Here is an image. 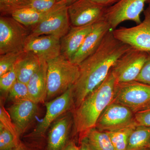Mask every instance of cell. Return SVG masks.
I'll use <instances>...</instances> for the list:
<instances>
[{
    "instance_id": "obj_12",
    "label": "cell",
    "mask_w": 150,
    "mask_h": 150,
    "mask_svg": "<svg viewBox=\"0 0 150 150\" xmlns=\"http://www.w3.org/2000/svg\"><path fill=\"white\" fill-rule=\"evenodd\" d=\"M106 9L92 0H77L68 6L71 26L93 24L104 20Z\"/></svg>"
},
{
    "instance_id": "obj_42",
    "label": "cell",
    "mask_w": 150,
    "mask_h": 150,
    "mask_svg": "<svg viewBox=\"0 0 150 150\" xmlns=\"http://www.w3.org/2000/svg\"></svg>"
},
{
    "instance_id": "obj_6",
    "label": "cell",
    "mask_w": 150,
    "mask_h": 150,
    "mask_svg": "<svg viewBox=\"0 0 150 150\" xmlns=\"http://www.w3.org/2000/svg\"><path fill=\"white\" fill-rule=\"evenodd\" d=\"M68 6L65 0L57 3L39 23L31 27L30 35H51L62 38L71 28Z\"/></svg>"
},
{
    "instance_id": "obj_24",
    "label": "cell",
    "mask_w": 150,
    "mask_h": 150,
    "mask_svg": "<svg viewBox=\"0 0 150 150\" xmlns=\"http://www.w3.org/2000/svg\"><path fill=\"white\" fill-rule=\"evenodd\" d=\"M30 0H0L1 16L11 15L13 12L29 7Z\"/></svg>"
},
{
    "instance_id": "obj_10",
    "label": "cell",
    "mask_w": 150,
    "mask_h": 150,
    "mask_svg": "<svg viewBox=\"0 0 150 150\" xmlns=\"http://www.w3.org/2000/svg\"><path fill=\"white\" fill-rule=\"evenodd\" d=\"M135 113L128 107L112 102L98 119L95 128L103 132L115 131L136 122Z\"/></svg>"
},
{
    "instance_id": "obj_14",
    "label": "cell",
    "mask_w": 150,
    "mask_h": 150,
    "mask_svg": "<svg viewBox=\"0 0 150 150\" xmlns=\"http://www.w3.org/2000/svg\"><path fill=\"white\" fill-rule=\"evenodd\" d=\"M73 124L72 112L69 111L56 119L50 127L47 150H65Z\"/></svg>"
},
{
    "instance_id": "obj_30",
    "label": "cell",
    "mask_w": 150,
    "mask_h": 150,
    "mask_svg": "<svg viewBox=\"0 0 150 150\" xmlns=\"http://www.w3.org/2000/svg\"><path fill=\"white\" fill-rule=\"evenodd\" d=\"M57 0H30L29 7L39 12H46L54 7Z\"/></svg>"
},
{
    "instance_id": "obj_20",
    "label": "cell",
    "mask_w": 150,
    "mask_h": 150,
    "mask_svg": "<svg viewBox=\"0 0 150 150\" xmlns=\"http://www.w3.org/2000/svg\"><path fill=\"white\" fill-rule=\"evenodd\" d=\"M51 10L46 12H39L31 8L27 7L15 11L11 16L25 27H31L41 21Z\"/></svg>"
},
{
    "instance_id": "obj_18",
    "label": "cell",
    "mask_w": 150,
    "mask_h": 150,
    "mask_svg": "<svg viewBox=\"0 0 150 150\" xmlns=\"http://www.w3.org/2000/svg\"><path fill=\"white\" fill-rule=\"evenodd\" d=\"M48 64L40 59V65L27 84L29 98L38 103L44 102L47 98Z\"/></svg>"
},
{
    "instance_id": "obj_31",
    "label": "cell",
    "mask_w": 150,
    "mask_h": 150,
    "mask_svg": "<svg viewBox=\"0 0 150 150\" xmlns=\"http://www.w3.org/2000/svg\"><path fill=\"white\" fill-rule=\"evenodd\" d=\"M134 118L138 126L150 127V107L136 112Z\"/></svg>"
},
{
    "instance_id": "obj_41",
    "label": "cell",
    "mask_w": 150,
    "mask_h": 150,
    "mask_svg": "<svg viewBox=\"0 0 150 150\" xmlns=\"http://www.w3.org/2000/svg\"><path fill=\"white\" fill-rule=\"evenodd\" d=\"M64 1V0H57V2H59L62 1Z\"/></svg>"
},
{
    "instance_id": "obj_39",
    "label": "cell",
    "mask_w": 150,
    "mask_h": 150,
    "mask_svg": "<svg viewBox=\"0 0 150 150\" xmlns=\"http://www.w3.org/2000/svg\"><path fill=\"white\" fill-rule=\"evenodd\" d=\"M146 148H149L150 149V141L149 143V144L147 146Z\"/></svg>"
},
{
    "instance_id": "obj_28",
    "label": "cell",
    "mask_w": 150,
    "mask_h": 150,
    "mask_svg": "<svg viewBox=\"0 0 150 150\" xmlns=\"http://www.w3.org/2000/svg\"><path fill=\"white\" fill-rule=\"evenodd\" d=\"M22 53H11L1 55L0 76L8 71L14 66Z\"/></svg>"
},
{
    "instance_id": "obj_19",
    "label": "cell",
    "mask_w": 150,
    "mask_h": 150,
    "mask_svg": "<svg viewBox=\"0 0 150 150\" xmlns=\"http://www.w3.org/2000/svg\"><path fill=\"white\" fill-rule=\"evenodd\" d=\"M40 59L30 52L23 51L14 65L17 80L27 84L40 65Z\"/></svg>"
},
{
    "instance_id": "obj_17",
    "label": "cell",
    "mask_w": 150,
    "mask_h": 150,
    "mask_svg": "<svg viewBox=\"0 0 150 150\" xmlns=\"http://www.w3.org/2000/svg\"><path fill=\"white\" fill-rule=\"evenodd\" d=\"M93 24L71 26L67 34L61 38V55L71 61L92 29Z\"/></svg>"
},
{
    "instance_id": "obj_4",
    "label": "cell",
    "mask_w": 150,
    "mask_h": 150,
    "mask_svg": "<svg viewBox=\"0 0 150 150\" xmlns=\"http://www.w3.org/2000/svg\"><path fill=\"white\" fill-rule=\"evenodd\" d=\"M112 102L128 107L134 113L150 107V85L137 81L117 83Z\"/></svg>"
},
{
    "instance_id": "obj_34",
    "label": "cell",
    "mask_w": 150,
    "mask_h": 150,
    "mask_svg": "<svg viewBox=\"0 0 150 150\" xmlns=\"http://www.w3.org/2000/svg\"><path fill=\"white\" fill-rule=\"evenodd\" d=\"M80 150H92L90 147L86 137L84 138L80 142Z\"/></svg>"
},
{
    "instance_id": "obj_38",
    "label": "cell",
    "mask_w": 150,
    "mask_h": 150,
    "mask_svg": "<svg viewBox=\"0 0 150 150\" xmlns=\"http://www.w3.org/2000/svg\"><path fill=\"white\" fill-rule=\"evenodd\" d=\"M140 150H150V149L149 148H146Z\"/></svg>"
},
{
    "instance_id": "obj_29",
    "label": "cell",
    "mask_w": 150,
    "mask_h": 150,
    "mask_svg": "<svg viewBox=\"0 0 150 150\" xmlns=\"http://www.w3.org/2000/svg\"><path fill=\"white\" fill-rule=\"evenodd\" d=\"M0 124L11 131L16 138L20 141V137L15 126L12 121L8 111L6 110L4 105L1 104L0 107Z\"/></svg>"
},
{
    "instance_id": "obj_32",
    "label": "cell",
    "mask_w": 150,
    "mask_h": 150,
    "mask_svg": "<svg viewBox=\"0 0 150 150\" xmlns=\"http://www.w3.org/2000/svg\"><path fill=\"white\" fill-rule=\"evenodd\" d=\"M136 81L150 85V52L148 53L146 61Z\"/></svg>"
},
{
    "instance_id": "obj_23",
    "label": "cell",
    "mask_w": 150,
    "mask_h": 150,
    "mask_svg": "<svg viewBox=\"0 0 150 150\" xmlns=\"http://www.w3.org/2000/svg\"><path fill=\"white\" fill-rule=\"evenodd\" d=\"M137 126L135 122L122 129L110 132H105L110 137L115 150L127 149L130 135Z\"/></svg>"
},
{
    "instance_id": "obj_36",
    "label": "cell",
    "mask_w": 150,
    "mask_h": 150,
    "mask_svg": "<svg viewBox=\"0 0 150 150\" xmlns=\"http://www.w3.org/2000/svg\"><path fill=\"white\" fill-rule=\"evenodd\" d=\"M8 150H27V149H26L24 145L23 144L21 143L19 145L16 147Z\"/></svg>"
},
{
    "instance_id": "obj_25",
    "label": "cell",
    "mask_w": 150,
    "mask_h": 150,
    "mask_svg": "<svg viewBox=\"0 0 150 150\" xmlns=\"http://www.w3.org/2000/svg\"><path fill=\"white\" fill-rule=\"evenodd\" d=\"M8 98L13 103L30 99L27 84L17 80L9 91Z\"/></svg>"
},
{
    "instance_id": "obj_40",
    "label": "cell",
    "mask_w": 150,
    "mask_h": 150,
    "mask_svg": "<svg viewBox=\"0 0 150 150\" xmlns=\"http://www.w3.org/2000/svg\"><path fill=\"white\" fill-rule=\"evenodd\" d=\"M147 4H148L149 5H150V0H149V1H148L147 3Z\"/></svg>"
},
{
    "instance_id": "obj_1",
    "label": "cell",
    "mask_w": 150,
    "mask_h": 150,
    "mask_svg": "<svg viewBox=\"0 0 150 150\" xmlns=\"http://www.w3.org/2000/svg\"><path fill=\"white\" fill-rule=\"evenodd\" d=\"M112 30L108 33L96 51L79 65V76L72 86L73 109L103 81L117 59L131 48L115 38Z\"/></svg>"
},
{
    "instance_id": "obj_33",
    "label": "cell",
    "mask_w": 150,
    "mask_h": 150,
    "mask_svg": "<svg viewBox=\"0 0 150 150\" xmlns=\"http://www.w3.org/2000/svg\"><path fill=\"white\" fill-rule=\"evenodd\" d=\"M92 1L100 5L107 8L118 2L120 0H92Z\"/></svg>"
},
{
    "instance_id": "obj_9",
    "label": "cell",
    "mask_w": 150,
    "mask_h": 150,
    "mask_svg": "<svg viewBox=\"0 0 150 150\" xmlns=\"http://www.w3.org/2000/svg\"><path fill=\"white\" fill-rule=\"evenodd\" d=\"M149 0H120L107 8L104 16L112 30L116 29L119 25L126 21H132L139 24L142 22L141 14L144 12L145 4Z\"/></svg>"
},
{
    "instance_id": "obj_27",
    "label": "cell",
    "mask_w": 150,
    "mask_h": 150,
    "mask_svg": "<svg viewBox=\"0 0 150 150\" xmlns=\"http://www.w3.org/2000/svg\"><path fill=\"white\" fill-rule=\"evenodd\" d=\"M17 80L14 66L8 71L0 76V90L3 94H8L11 88Z\"/></svg>"
},
{
    "instance_id": "obj_21",
    "label": "cell",
    "mask_w": 150,
    "mask_h": 150,
    "mask_svg": "<svg viewBox=\"0 0 150 150\" xmlns=\"http://www.w3.org/2000/svg\"><path fill=\"white\" fill-rule=\"evenodd\" d=\"M85 137L92 150H115L106 132L93 128L86 133Z\"/></svg>"
},
{
    "instance_id": "obj_2",
    "label": "cell",
    "mask_w": 150,
    "mask_h": 150,
    "mask_svg": "<svg viewBox=\"0 0 150 150\" xmlns=\"http://www.w3.org/2000/svg\"><path fill=\"white\" fill-rule=\"evenodd\" d=\"M117 81L111 70L103 81L86 97L81 104L73 109L75 132L80 142L90 129L95 128L98 119L112 102Z\"/></svg>"
},
{
    "instance_id": "obj_37",
    "label": "cell",
    "mask_w": 150,
    "mask_h": 150,
    "mask_svg": "<svg viewBox=\"0 0 150 150\" xmlns=\"http://www.w3.org/2000/svg\"><path fill=\"white\" fill-rule=\"evenodd\" d=\"M76 1H77V0H65V1L68 6L71 4L75 2Z\"/></svg>"
},
{
    "instance_id": "obj_8",
    "label": "cell",
    "mask_w": 150,
    "mask_h": 150,
    "mask_svg": "<svg viewBox=\"0 0 150 150\" xmlns=\"http://www.w3.org/2000/svg\"><path fill=\"white\" fill-rule=\"evenodd\" d=\"M144 18L139 24L131 27H120L113 30L117 40L131 48L150 52V6L144 10Z\"/></svg>"
},
{
    "instance_id": "obj_3",
    "label": "cell",
    "mask_w": 150,
    "mask_h": 150,
    "mask_svg": "<svg viewBox=\"0 0 150 150\" xmlns=\"http://www.w3.org/2000/svg\"><path fill=\"white\" fill-rule=\"evenodd\" d=\"M47 62V94L50 100L72 87L80 75L79 66L60 55Z\"/></svg>"
},
{
    "instance_id": "obj_16",
    "label": "cell",
    "mask_w": 150,
    "mask_h": 150,
    "mask_svg": "<svg viewBox=\"0 0 150 150\" xmlns=\"http://www.w3.org/2000/svg\"><path fill=\"white\" fill-rule=\"evenodd\" d=\"M38 111L37 103L30 99L13 103L8 111L19 137L28 128Z\"/></svg>"
},
{
    "instance_id": "obj_13",
    "label": "cell",
    "mask_w": 150,
    "mask_h": 150,
    "mask_svg": "<svg viewBox=\"0 0 150 150\" xmlns=\"http://www.w3.org/2000/svg\"><path fill=\"white\" fill-rule=\"evenodd\" d=\"M24 51L30 52L46 62L61 55V38L51 35H30L25 45Z\"/></svg>"
},
{
    "instance_id": "obj_7",
    "label": "cell",
    "mask_w": 150,
    "mask_h": 150,
    "mask_svg": "<svg viewBox=\"0 0 150 150\" xmlns=\"http://www.w3.org/2000/svg\"><path fill=\"white\" fill-rule=\"evenodd\" d=\"M148 53L130 48L117 59L111 68L117 83L136 81L145 62Z\"/></svg>"
},
{
    "instance_id": "obj_22",
    "label": "cell",
    "mask_w": 150,
    "mask_h": 150,
    "mask_svg": "<svg viewBox=\"0 0 150 150\" xmlns=\"http://www.w3.org/2000/svg\"><path fill=\"white\" fill-rule=\"evenodd\" d=\"M150 141V127L137 126L129 137L126 150H140L147 147Z\"/></svg>"
},
{
    "instance_id": "obj_11",
    "label": "cell",
    "mask_w": 150,
    "mask_h": 150,
    "mask_svg": "<svg viewBox=\"0 0 150 150\" xmlns=\"http://www.w3.org/2000/svg\"><path fill=\"white\" fill-rule=\"evenodd\" d=\"M45 105L46 114L31 134L32 137H42L56 119L73 108L72 87L55 99L45 103Z\"/></svg>"
},
{
    "instance_id": "obj_15",
    "label": "cell",
    "mask_w": 150,
    "mask_h": 150,
    "mask_svg": "<svg viewBox=\"0 0 150 150\" xmlns=\"http://www.w3.org/2000/svg\"><path fill=\"white\" fill-rule=\"evenodd\" d=\"M112 29L105 20L95 23L92 29L86 37L81 48L73 57L71 62L79 66L96 51L105 36Z\"/></svg>"
},
{
    "instance_id": "obj_5",
    "label": "cell",
    "mask_w": 150,
    "mask_h": 150,
    "mask_svg": "<svg viewBox=\"0 0 150 150\" xmlns=\"http://www.w3.org/2000/svg\"><path fill=\"white\" fill-rule=\"evenodd\" d=\"M27 27L12 17H0V54L22 53L30 34Z\"/></svg>"
},
{
    "instance_id": "obj_35",
    "label": "cell",
    "mask_w": 150,
    "mask_h": 150,
    "mask_svg": "<svg viewBox=\"0 0 150 150\" xmlns=\"http://www.w3.org/2000/svg\"><path fill=\"white\" fill-rule=\"evenodd\" d=\"M65 150H80V146H79L74 142H69Z\"/></svg>"
},
{
    "instance_id": "obj_26",
    "label": "cell",
    "mask_w": 150,
    "mask_h": 150,
    "mask_svg": "<svg viewBox=\"0 0 150 150\" xmlns=\"http://www.w3.org/2000/svg\"><path fill=\"white\" fill-rule=\"evenodd\" d=\"M21 143L11 131L0 124V150H8L16 147Z\"/></svg>"
}]
</instances>
